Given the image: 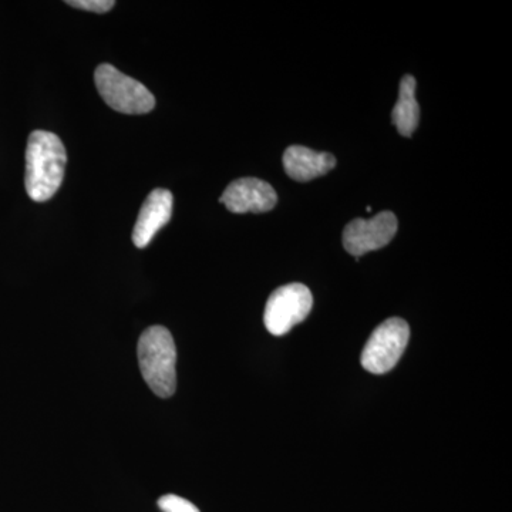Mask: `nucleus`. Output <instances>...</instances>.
Wrapping results in <instances>:
<instances>
[{
	"instance_id": "nucleus-1",
	"label": "nucleus",
	"mask_w": 512,
	"mask_h": 512,
	"mask_svg": "<svg viewBox=\"0 0 512 512\" xmlns=\"http://www.w3.org/2000/svg\"><path fill=\"white\" fill-rule=\"evenodd\" d=\"M67 154L62 140L50 131L30 134L26 148L25 185L36 202L50 200L63 183Z\"/></svg>"
},
{
	"instance_id": "nucleus-2",
	"label": "nucleus",
	"mask_w": 512,
	"mask_h": 512,
	"mask_svg": "<svg viewBox=\"0 0 512 512\" xmlns=\"http://www.w3.org/2000/svg\"><path fill=\"white\" fill-rule=\"evenodd\" d=\"M138 366L147 386L161 399L177 390V348L170 330L151 326L144 330L137 346Z\"/></svg>"
},
{
	"instance_id": "nucleus-3",
	"label": "nucleus",
	"mask_w": 512,
	"mask_h": 512,
	"mask_svg": "<svg viewBox=\"0 0 512 512\" xmlns=\"http://www.w3.org/2000/svg\"><path fill=\"white\" fill-rule=\"evenodd\" d=\"M94 80L101 99L119 113L146 114L156 106V99L144 84L121 73L111 64H100Z\"/></svg>"
},
{
	"instance_id": "nucleus-4",
	"label": "nucleus",
	"mask_w": 512,
	"mask_h": 512,
	"mask_svg": "<svg viewBox=\"0 0 512 512\" xmlns=\"http://www.w3.org/2000/svg\"><path fill=\"white\" fill-rule=\"evenodd\" d=\"M410 339L406 320L387 319L377 326L362 353V366L373 375H384L399 363Z\"/></svg>"
},
{
	"instance_id": "nucleus-5",
	"label": "nucleus",
	"mask_w": 512,
	"mask_h": 512,
	"mask_svg": "<svg viewBox=\"0 0 512 512\" xmlns=\"http://www.w3.org/2000/svg\"><path fill=\"white\" fill-rule=\"evenodd\" d=\"M313 298L308 286L291 284L276 289L266 302L264 322L271 335L284 336L303 322L312 311Z\"/></svg>"
},
{
	"instance_id": "nucleus-6",
	"label": "nucleus",
	"mask_w": 512,
	"mask_h": 512,
	"mask_svg": "<svg viewBox=\"0 0 512 512\" xmlns=\"http://www.w3.org/2000/svg\"><path fill=\"white\" fill-rule=\"evenodd\" d=\"M397 232V218L393 212L384 211L370 220H353L343 232V245L359 261L367 252L377 251L389 244Z\"/></svg>"
},
{
	"instance_id": "nucleus-7",
	"label": "nucleus",
	"mask_w": 512,
	"mask_h": 512,
	"mask_svg": "<svg viewBox=\"0 0 512 512\" xmlns=\"http://www.w3.org/2000/svg\"><path fill=\"white\" fill-rule=\"evenodd\" d=\"M220 201L234 214H262L275 207L278 195L271 184L249 177L229 184Z\"/></svg>"
},
{
	"instance_id": "nucleus-8",
	"label": "nucleus",
	"mask_w": 512,
	"mask_h": 512,
	"mask_svg": "<svg viewBox=\"0 0 512 512\" xmlns=\"http://www.w3.org/2000/svg\"><path fill=\"white\" fill-rule=\"evenodd\" d=\"M173 207V194L164 188H157L148 195L134 225L133 242L137 248H146L157 232L168 224Z\"/></svg>"
},
{
	"instance_id": "nucleus-9",
	"label": "nucleus",
	"mask_w": 512,
	"mask_h": 512,
	"mask_svg": "<svg viewBox=\"0 0 512 512\" xmlns=\"http://www.w3.org/2000/svg\"><path fill=\"white\" fill-rule=\"evenodd\" d=\"M284 167L292 180L306 183L332 171L336 167V158L330 153H318L311 148L292 146L285 151Z\"/></svg>"
},
{
	"instance_id": "nucleus-10",
	"label": "nucleus",
	"mask_w": 512,
	"mask_h": 512,
	"mask_svg": "<svg viewBox=\"0 0 512 512\" xmlns=\"http://www.w3.org/2000/svg\"><path fill=\"white\" fill-rule=\"evenodd\" d=\"M416 79L410 74L400 82L399 100L394 106L392 120L403 137H412L420 120V107L416 100Z\"/></svg>"
},
{
	"instance_id": "nucleus-11",
	"label": "nucleus",
	"mask_w": 512,
	"mask_h": 512,
	"mask_svg": "<svg viewBox=\"0 0 512 512\" xmlns=\"http://www.w3.org/2000/svg\"><path fill=\"white\" fill-rule=\"evenodd\" d=\"M158 507L163 512H200L194 504L178 495L167 494L158 500Z\"/></svg>"
},
{
	"instance_id": "nucleus-12",
	"label": "nucleus",
	"mask_w": 512,
	"mask_h": 512,
	"mask_svg": "<svg viewBox=\"0 0 512 512\" xmlns=\"http://www.w3.org/2000/svg\"><path fill=\"white\" fill-rule=\"evenodd\" d=\"M66 3L72 6V8L87 10V12L93 13L109 12L116 5V2H113V0H69Z\"/></svg>"
}]
</instances>
